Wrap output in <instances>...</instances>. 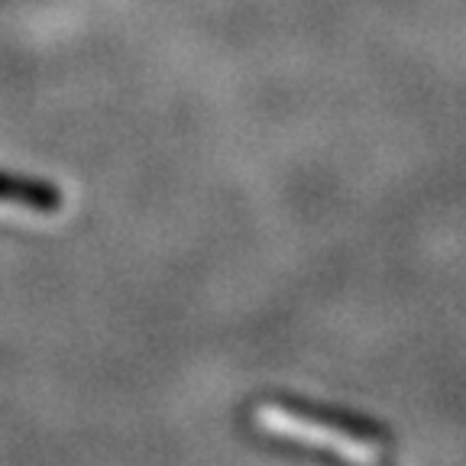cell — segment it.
<instances>
[{"label": "cell", "instance_id": "obj_1", "mask_svg": "<svg viewBox=\"0 0 466 466\" xmlns=\"http://www.w3.org/2000/svg\"><path fill=\"white\" fill-rule=\"evenodd\" d=\"M269 405H276L285 415L299 418V421L318 424V428H328V431H340V434H347L357 444H389L392 441V434L379 421H372L366 415H353V411H343V408L291 399V395H276V399H269Z\"/></svg>", "mask_w": 466, "mask_h": 466}, {"label": "cell", "instance_id": "obj_2", "mask_svg": "<svg viewBox=\"0 0 466 466\" xmlns=\"http://www.w3.org/2000/svg\"><path fill=\"white\" fill-rule=\"evenodd\" d=\"M0 201L16 204V208H26V211L36 214H56L62 208V191L52 182H43V178H29V175L4 172L0 168Z\"/></svg>", "mask_w": 466, "mask_h": 466}]
</instances>
